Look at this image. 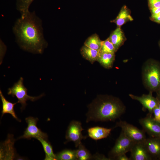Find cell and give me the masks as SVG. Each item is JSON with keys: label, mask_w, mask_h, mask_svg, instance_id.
I'll return each mask as SVG.
<instances>
[{"label": "cell", "mask_w": 160, "mask_h": 160, "mask_svg": "<svg viewBox=\"0 0 160 160\" xmlns=\"http://www.w3.org/2000/svg\"><path fill=\"white\" fill-rule=\"evenodd\" d=\"M12 30L17 42L23 49L41 54L47 46L42 20L34 11L29 10L21 15L16 21Z\"/></svg>", "instance_id": "obj_1"}, {"label": "cell", "mask_w": 160, "mask_h": 160, "mask_svg": "<svg viewBox=\"0 0 160 160\" xmlns=\"http://www.w3.org/2000/svg\"><path fill=\"white\" fill-rule=\"evenodd\" d=\"M86 122L90 121H114L126 110V107L118 98L111 95H100L88 106Z\"/></svg>", "instance_id": "obj_2"}, {"label": "cell", "mask_w": 160, "mask_h": 160, "mask_svg": "<svg viewBox=\"0 0 160 160\" xmlns=\"http://www.w3.org/2000/svg\"><path fill=\"white\" fill-rule=\"evenodd\" d=\"M142 77L149 92H156L160 87V63L153 59L146 61L143 66Z\"/></svg>", "instance_id": "obj_3"}, {"label": "cell", "mask_w": 160, "mask_h": 160, "mask_svg": "<svg viewBox=\"0 0 160 160\" xmlns=\"http://www.w3.org/2000/svg\"><path fill=\"white\" fill-rule=\"evenodd\" d=\"M23 78L21 77L13 86L8 89L7 94L13 97L15 96L18 100L17 103H20L22 105L21 109H24L27 105L26 102L28 100L32 101H35L42 97L44 95L43 94L37 97H33L28 95L27 94L28 89L24 86Z\"/></svg>", "instance_id": "obj_4"}, {"label": "cell", "mask_w": 160, "mask_h": 160, "mask_svg": "<svg viewBox=\"0 0 160 160\" xmlns=\"http://www.w3.org/2000/svg\"><path fill=\"white\" fill-rule=\"evenodd\" d=\"M135 143L121 131L114 146L109 153L108 158L111 160L115 159L118 156L130 152Z\"/></svg>", "instance_id": "obj_5"}, {"label": "cell", "mask_w": 160, "mask_h": 160, "mask_svg": "<svg viewBox=\"0 0 160 160\" xmlns=\"http://www.w3.org/2000/svg\"><path fill=\"white\" fill-rule=\"evenodd\" d=\"M120 127L122 131L134 143L143 142L146 139L145 132L125 121L120 120L116 122L114 127Z\"/></svg>", "instance_id": "obj_6"}, {"label": "cell", "mask_w": 160, "mask_h": 160, "mask_svg": "<svg viewBox=\"0 0 160 160\" xmlns=\"http://www.w3.org/2000/svg\"><path fill=\"white\" fill-rule=\"evenodd\" d=\"M81 123L79 121L73 120L69 123L66 132L65 143L73 142L75 147L77 148L81 143V140L85 139L87 137L82 135V131L84 130Z\"/></svg>", "instance_id": "obj_7"}, {"label": "cell", "mask_w": 160, "mask_h": 160, "mask_svg": "<svg viewBox=\"0 0 160 160\" xmlns=\"http://www.w3.org/2000/svg\"><path fill=\"white\" fill-rule=\"evenodd\" d=\"M28 126L24 132V134L18 138L27 139L30 140L32 138H36L41 137L46 140H48L47 134L43 132L37 126V122L38 120L37 118L29 116L25 119Z\"/></svg>", "instance_id": "obj_8"}, {"label": "cell", "mask_w": 160, "mask_h": 160, "mask_svg": "<svg viewBox=\"0 0 160 160\" xmlns=\"http://www.w3.org/2000/svg\"><path fill=\"white\" fill-rule=\"evenodd\" d=\"M139 122L151 137L160 138V122L155 120L152 114L148 113L145 117L140 119Z\"/></svg>", "instance_id": "obj_9"}, {"label": "cell", "mask_w": 160, "mask_h": 160, "mask_svg": "<svg viewBox=\"0 0 160 160\" xmlns=\"http://www.w3.org/2000/svg\"><path fill=\"white\" fill-rule=\"evenodd\" d=\"M129 96L132 99L138 101L142 105L144 111L147 110L150 114L152 115L154 109L158 106V100L156 97L153 96L151 92H149L148 94H143L141 96L131 94H129Z\"/></svg>", "instance_id": "obj_10"}, {"label": "cell", "mask_w": 160, "mask_h": 160, "mask_svg": "<svg viewBox=\"0 0 160 160\" xmlns=\"http://www.w3.org/2000/svg\"><path fill=\"white\" fill-rule=\"evenodd\" d=\"M143 142L134 143L130 151V160H152Z\"/></svg>", "instance_id": "obj_11"}, {"label": "cell", "mask_w": 160, "mask_h": 160, "mask_svg": "<svg viewBox=\"0 0 160 160\" xmlns=\"http://www.w3.org/2000/svg\"><path fill=\"white\" fill-rule=\"evenodd\" d=\"M14 141L12 135H9L7 140L1 145L0 160H12L15 158Z\"/></svg>", "instance_id": "obj_12"}, {"label": "cell", "mask_w": 160, "mask_h": 160, "mask_svg": "<svg viewBox=\"0 0 160 160\" xmlns=\"http://www.w3.org/2000/svg\"><path fill=\"white\" fill-rule=\"evenodd\" d=\"M143 143L152 160H160V138L151 137Z\"/></svg>", "instance_id": "obj_13"}, {"label": "cell", "mask_w": 160, "mask_h": 160, "mask_svg": "<svg viewBox=\"0 0 160 160\" xmlns=\"http://www.w3.org/2000/svg\"><path fill=\"white\" fill-rule=\"evenodd\" d=\"M111 130V128L95 126L88 128L87 132L89 137L97 140L107 137L110 134Z\"/></svg>", "instance_id": "obj_14"}, {"label": "cell", "mask_w": 160, "mask_h": 160, "mask_svg": "<svg viewBox=\"0 0 160 160\" xmlns=\"http://www.w3.org/2000/svg\"><path fill=\"white\" fill-rule=\"evenodd\" d=\"M0 96L2 103L1 117L5 114H10L17 121L21 122V120L17 117L14 110V106L17 102L13 103L8 101L3 95L1 90H0Z\"/></svg>", "instance_id": "obj_15"}, {"label": "cell", "mask_w": 160, "mask_h": 160, "mask_svg": "<svg viewBox=\"0 0 160 160\" xmlns=\"http://www.w3.org/2000/svg\"><path fill=\"white\" fill-rule=\"evenodd\" d=\"M108 38L116 51L123 44L125 40L124 33L120 27H119L111 33Z\"/></svg>", "instance_id": "obj_16"}, {"label": "cell", "mask_w": 160, "mask_h": 160, "mask_svg": "<svg viewBox=\"0 0 160 160\" xmlns=\"http://www.w3.org/2000/svg\"><path fill=\"white\" fill-rule=\"evenodd\" d=\"M115 57V53L100 52H99L97 61L104 68L109 69L113 66Z\"/></svg>", "instance_id": "obj_17"}, {"label": "cell", "mask_w": 160, "mask_h": 160, "mask_svg": "<svg viewBox=\"0 0 160 160\" xmlns=\"http://www.w3.org/2000/svg\"><path fill=\"white\" fill-rule=\"evenodd\" d=\"M132 20L129 11L126 6H124L121 8L116 18L111 22L115 23L118 27H120L127 21Z\"/></svg>", "instance_id": "obj_18"}, {"label": "cell", "mask_w": 160, "mask_h": 160, "mask_svg": "<svg viewBox=\"0 0 160 160\" xmlns=\"http://www.w3.org/2000/svg\"><path fill=\"white\" fill-rule=\"evenodd\" d=\"M99 51L91 49L84 45L80 49V52L83 57L92 64L97 61Z\"/></svg>", "instance_id": "obj_19"}, {"label": "cell", "mask_w": 160, "mask_h": 160, "mask_svg": "<svg viewBox=\"0 0 160 160\" xmlns=\"http://www.w3.org/2000/svg\"><path fill=\"white\" fill-rule=\"evenodd\" d=\"M41 144L45 153V160H57L56 154L54 153L52 147L48 140L41 137L36 138Z\"/></svg>", "instance_id": "obj_20"}, {"label": "cell", "mask_w": 160, "mask_h": 160, "mask_svg": "<svg viewBox=\"0 0 160 160\" xmlns=\"http://www.w3.org/2000/svg\"><path fill=\"white\" fill-rule=\"evenodd\" d=\"M102 41L97 34H94L87 38L84 42V45L93 49L100 51Z\"/></svg>", "instance_id": "obj_21"}, {"label": "cell", "mask_w": 160, "mask_h": 160, "mask_svg": "<svg viewBox=\"0 0 160 160\" xmlns=\"http://www.w3.org/2000/svg\"><path fill=\"white\" fill-rule=\"evenodd\" d=\"M57 160H77L76 150L65 149L56 154Z\"/></svg>", "instance_id": "obj_22"}, {"label": "cell", "mask_w": 160, "mask_h": 160, "mask_svg": "<svg viewBox=\"0 0 160 160\" xmlns=\"http://www.w3.org/2000/svg\"><path fill=\"white\" fill-rule=\"evenodd\" d=\"M77 148L76 150L77 160H88L93 159V156L81 143Z\"/></svg>", "instance_id": "obj_23"}, {"label": "cell", "mask_w": 160, "mask_h": 160, "mask_svg": "<svg viewBox=\"0 0 160 160\" xmlns=\"http://www.w3.org/2000/svg\"><path fill=\"white\" fill-rule=\"evenodd\" d=\"M34 0H16V6L21 15L28 11L30 6Z\"/></svg>", "instance_id": "obj_24"}, {"label": "cell", "mask_w": 160, "mask_h": 160, "mask_svg": "<svg viewBox=\"0 0 160 160\" xmlns=\"http://www.w3.org/2000/svg\"><path fill=\"white\" fill-rule=\"evenodd\" d=\"M116 51L114 45L108 38L105 40L102 41V46L100 52L115 53Z\"/></svg>", "instance_id": "obj_25"}, {"label": "cell", "mask_w": 160, "mask_h": 160, "mask_svg": "<svg viewBox=\"0 0 160 160\" xmlns=\"http://www.w3.org/2000/svg\"><path fill=\"white\" fill-rule=\"evenodd\" d=\"M153 114V117L155 119L160 122V110L158 106L154 109Z\"/></svg>", "instance_id": "obj_26"}, {"label": "cell", "mask_w": 160, "mask_h": 160, "mask_svg": "<svg viewBox=\"0 0 160 160\" xmlns=\"http://www.w3.org/2000/svg\"><path fill=\"white\" fill-rule=\"evenodd\" d=\"M150 8L160 7V0H148Z\"/></svg>", "instance_id": "obj_27"}, {"label": "cell", "mask_w": 160, "mask_h": 160, "mask_svg": "<svg viewBox=\"0 0 160 160\" xmlns=\"http://www.w3.org/2000/svg\"><path fill=\"white\" fill-rule=\"evenodd\" d=\"M97 159L104 160H111L109 158H107L103 155L97 154L95 156H93V159Z\"/></svg>", "instance_id": "obj_28"}, {"label": "cell", "mask_w": 160, "mask_h": 160, "mask_svg": "<svg viewBox=\"0 0 160 160\" xmlns=\"http://www.w3.org/2000/svg\"><path fill=\"white\" fill-rule=\"evenodd\" d=\"M151 18L154 21L159 23L160 22V12L157 14H152Z\"/></svg>", "instance_id": "obj_29"}, {"label": "cell", "mask_w": 160, "mask_h": 160, "mask_svg": "<svg viewBox=\"0 0 160 160\" xmlns=\"http://www.w3.org/2000/svg\"><path fill=\"white\" fill-rule=\"evenodd\" d=\"M117 160H130L129 158L126 155V154H123L117 156L115 159Z\"/></svg>", "instance_id": "obj_30"}, {"label": "cell", "mask_w": 160, "mask_h": 160, "mask_svg": "<svg viewBox=\"0 0 160 160\" xmlns=\"http://www.w3.org/2000/svg\"><path fill=\"white\" fill-rule=\"evenodd\" d=\"M152 14H155L160 12V7H154L151 8Z\"/></svg>", "instance_id": "obj_31"}, {"label": "cell", "mask_w": 160, "mask_h": 160, "mask_svg": "<svg viewBox=\"0 0 160 160\" xmlns=\"http://www.w3.org/2000/svg\"><path fill=\"white\" fill-rule=\"evenodd\" d=\"M158 102V107L160 110V96L157 95L156 97Z\"/></svg>", "instance_id": "obj_32"}, {"label": "cell", "mask_w": 160, "mask_h": 160, "mask_svg": "<svg viewBox=\"0 0 160 160\" xmlns=\"http://www.w3.org/2000/svg\"><path fill=\"white\" fill-rule=\"evenodd\" d=\"M156 92L157 95L160 96V87Z\"/></svg>", "instance_id": "obj_33"}, {"label": "cell", "mask_w": 160, "mask_h": 160, "mask_svg": "<svg viewBox=\"0 0 160 160\" xmlns=\"http://www.w3.org/2000/svg\"><path fill=\"white\" fill-rule=\"evenodd\" d=\"M159 46H160V43H159Z\"/></svg>", "instance_id": "obj_34"}, {"label": "cell", "mask_w": 160, "mask_h": 160, "mask_svg": "<svg viewBox=\"0 0 160 160\" xmlns=\"http://www.w3.org/2000/svg\"><path fill=\"white\" fill-rule=\"evenodd\" d=\"M159 23H160V22Z\"/></svg>", "instance_id": "obj_35"}]
</instances>
